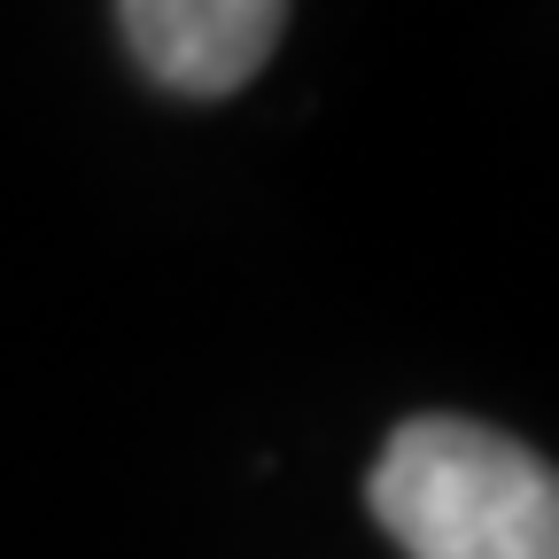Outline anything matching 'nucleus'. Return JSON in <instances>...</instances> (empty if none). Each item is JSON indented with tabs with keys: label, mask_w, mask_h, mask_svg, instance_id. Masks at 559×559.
I'll return each mask as SVG.
<instances>
[{
	"label": "nucleus",
	"mask_w": 559,
	"mask_h": 559,
	"mask_svg": "<svg viewBox=\"0 0 559 559\" xmlns=\"http://www.w3.org/2000/svg\"><path fill=\"white\" fill-rule=\"evenodd\" d=\"M366 506L404 559H559V474L528 443L428 412L366 474Z\"/></svg>",
	"instance_id": "1"
},
{
	"label": "nucleus",
	"mask_w": 559,
	"mask_h": 559,
	"mask_svg": "<svg viewBox=\"0 0 559 559\" xmlns=\"http://www.w3.org/2000/svg\"><path fill=\"white\" fill-rule=\"evenodd\" d=\"M288 0H117L124 55L179 102L241 94L280 47Z\"/></svg>",
	"instance_id": "2"
}]
</instances>
